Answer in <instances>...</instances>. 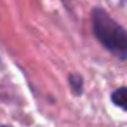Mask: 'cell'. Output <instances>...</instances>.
Masks as SVG:
<instances>
[{
  "instance_id": "6da1fadb",
  "label": "cell",
  "mask_w": 127,
  "mask_h": 127,
  "mask_svg": "<svg viewBox=\"0 0 127 127\" xmlns=\"http://www.w3.org/2000/svg\"><path fill=\"white\" fill-rule=\"evenodd\" d=\"M92 28L97 40L115 56L127 59V32L103 9H94Z\"/></svg>"
},
{
  "instance_id": "7a4b0ae2",
  "label": "cell",
  "mask_w": 127,
  "mask_h": 127,
  "mask_svg": "<svg viewBox=\"0 0 127 127\" xmlns=\"http://www.w3.org/2000/svg\"><path fill=\"white\" fill-rule=\"evenodd\" d=\"M111 101L120 106L122 110H127V87H120L111 94Z\"/></svg>"
},
{
  "instance_id": "3957f363",
  "label": "cell",
  "mask_w": 127,
  "mask_h": 127,
  "mask_svg": "<svg viewBox=\"0 0 127 127\" xmlns=\"http://www.w3.org/2000/svg\"><path fill=\"white\" fill-rule=\"evenodd\" d=\"M70 82H71V85H73V87L77 85V92H80V77L71 75V77H70Z\"/></svg>"
}]
</instances>
